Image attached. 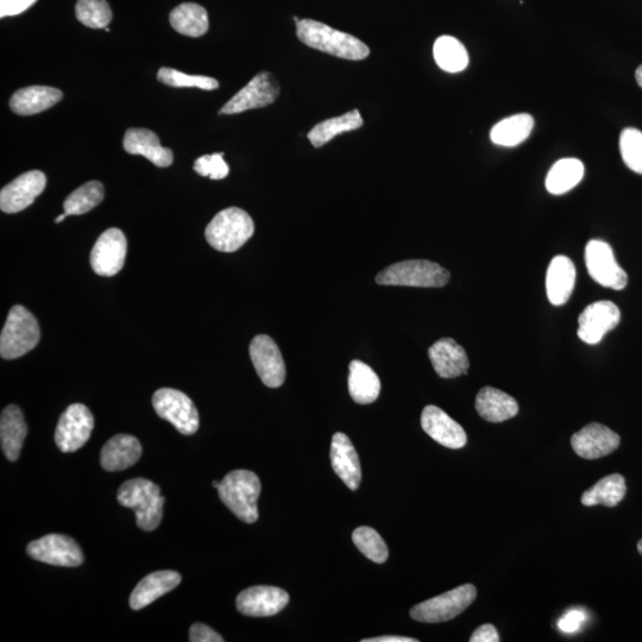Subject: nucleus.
Here are the masks:
<instances>
[{
	"instance_id": "obj_1",
	"label": "nucleus",
	"mask_w": 642,
	"mask_h": 642,
	"mask_svg": "<svg viewBox=\"0 0 642 642\" xmlns=\"http://www.w3.org/2000/svg\"><path fill=\"white\" fill-rule=\"evenodd\" d=\"M299 40L307 47L351 61H361L370 55L368 46L355 36L342 33L321 22L301 20L297 23Z\"/></svg>"
},
{
	"instance_id": "obj_2",
	"label": "nucleus",
	"mask_w": 642,
	"mask_h": 642,
	"mask_svg": "<svg viewBox=\"0 0 642 642\" xmlns=\"http://www.w3.org/2000/svg\"><path fill=\"white\" fill-rule=\"evenodd\" d=\"M117 500L119 505L135 512L137 526L141 530L151 532L160 526L166 500L155 483L146 478L127 481L119 488Z\"/></svg>"
},
{
	"instance_id": "obj_3",
	"label": "nucleus",
	"mask_w": 642,
	"mask_h": 642,
	"mask_svg": "<svg viewBox=\"0 0 642 642\" xmlns=\"http://www.w3.org/2000/svg\"><path fill=\"white\" fill-rule=\"evenodd\" d=\"M220 500L239 520L254 524L258 520L257 500L261 481L254 472L235 470L224 477L218 488Z\"/></svg>"
},
{
	"instance_id": "obj_4",
	"label": "nucleus",
	"mask_w": 642,
	"mask_h": 642,
	"mask_svg": "<svg viewBox=\"0 0 642 642\" xmlns=\"http://www.w3.org/2000/svg\"><path fill=\"white\" fill-rule=\"evenodd\" d=\"M254 232V220L249 214L238 207H229L211 220L205 230V237L213 249L222 253H235L253 237Z\"/></svg>"
},
{
	"instance_id": "obj_5",
	"label": "nucleus",
	"mask_w": 642,
	"mask_h": 642,
	"mask_svg": "<svg viewBox=\"0 0 642 642\" xmlns=\"http://www.w3.org/2000/svg\"><path fill=\"white\" fill-rule=\"evenodd\" d=\"M451 275L438 263L409 260L394 263L376 276L377 285L438 288L448 285Z\"/></svg>"
},
{
	"instance_id": "obj_6",
	"label": "nucleus",
	"mask_w": 642,
	"mask_h": 642,
	"mask_svg": "<svg viewBox=\"0 0 642 642\" xmlns=\"http://www.w3.org/2000/svg\"><path fill=\"white\" fill-rule=\"evenodd\" d=\"M40 338V325L33 314L21 305L14 306L0 336V356L16 360L34 350Z\"/></svg>"
},
{
	"instance_id": "obj_7",
	"label": "nucleus",
	"mask_w": 642,
	"mask_h": 642,
	"mask_svg": "<svg viewBox=\"0 0 642 642\" xmlns=\"http://www.w3.org/2000/svg\"><path fill=\"white\" fill-rule=\"evenodd\" d=\"M475 585L464 584L443 595L433 597L411 609L412 619L425 623L450 621L461 615L476 600Z\"/></svg>"
},
{
	"instance_id": "obj_8",
	"label": "nucleus",
	"mask_w": 642,
	"mask_h": 642,
	"mask_svg": "<svg viewBox=\"0 0 642 642\" xmlns=\"http://www.w3.org/2000/svg\"><path fill=\"white\" fill-rule=\"evenodd\" d=\"M157 415L171 423L184 436H192L199 428V413L193 401L180 390L162 388L153 396Z\"/></svg>"
},
{
	"instance_id": "obj_9",
	"label": "nucleus",
	"mask_w": 642,
	"mask_h": 642,
	"mask_svg": "<svg viewBox=\"0 0 642 642\" xmlns=\"http://www.w3.org/2000/svg\"><path fill=\"white\" fill-rule=\"evenodd\" d=\"M585 263L588 272L601 286L622 291L627 286L628 275L615 260L612 247L606 242L593 239L585 248Z\"/></svg>"
},
{
	"instance_id": "obj_10",
	"label": "nucleus",
	"mask_w": 642,
	"mask_h": 642,
	"mask_svg": "<svg viewBox=\"0 0 642 642\" xmlns=\"http://www.w3.org/2000/svg\"><path fill=\"white\" fill-rule=\"evenodd\" d=\"M93 415L85 405L74 404L62 413L55 431V443L65 453L78 451L91 438Z\"/></svg>"
},
{
	"instance_id": "obj_11",
	"label": "nucleus",
	"mask_w": 642,
	"mask_h": 642,
	"mask_svg": "<svg viewBox=\"0 0 642 642\" xmlns=\"http://www.w3.org/2000/svg\"><path fill=\"white\" fill-rule=\"evenodd\" d=\"M27 552L31 558L55 566L77 568L84 563L83 551L77 541L62 534H49L31 541Z\"/></svg>"
},
{
	"instance_id": "obj_12",
	"label": "nucleus",
	"mask_w": 642,
	"mask_h": 642,
	"mask_svg": "<svg viewBox=\"0 0 642 642\" xmlns=\"http://www.w3.org/2000/svg\"><path fill=\"white\" fill-rule=\"evenodd\" d=\"M279 94L280 87L273 75L261 72L224 105L219 115H237V113L261 109L275 103Z\"/></svg>"
},
{
	"instance_id": "obj_13",
	"label": "nucleus",
	"mask_w": 642,
	"mask_h": 642,
	"mask_svg": "<svg viewBox=\"0 0 642 642\" xmlns=\"http://www.w3.org/2000/svg\"><path fill=\"white\" fill-rule=\"evenodd\" d=\"M250 357L261 381L279 388L286 380V365L278 344L267 335H258L250 344Z\"/></svg>"
},
{
	"instance_id": "obj_14",
	"label": "nucleus",
	"mask_w": 642,
	"mask_h": 642,
	"mask_svg": "<svg viewBox=\"0 0 642 642\" xmlns=\"http://www.w3.org/2000/svg\"><path fill=\"white\" fill-rule=\"evenodd\" d=\"M128 253L127 237L119 229H109L100 235L91 251L90 261L94 273L115 276L124 267Z\"/></svg>"
},
{
	"instance_id": "obj_15",
	"label": "nucleus",
	"mask_w": 642,
	"mask_h": 642,
	"mask_svg": "<svg viewBox=\"0 0 642 642\" xmlns=\"http://www.w3.org/2000/svg\"><path fill=\"white\" fill-rule=\"evenodd\" d=\"M621 312L612 301L594 302L578 318L577 335L584 343L595 345L602 341L606 333L619 325Z\"/></svg>"
},
{
	"instance_id": "obj_16",
	"label": "nucleus",
	"mask_w": 642,
	"mask_h": 642,
	"mask_svg": "<svg viewBox=\"0 0 642 642\" xmlns=\"http://www.w3.org/2000/svg\"><path fill=\"white\" fill-rule=\"evenodd\" d=\"M47 178L40 171L18 176L0 192V209L5 213H18L34 204L46 188Z\"/></svg>"
},
{
	"instance_id": "obj_17",
	"label": "nucleus",
	"mask_w": 642,
	"mask_h": 642,
	"mask_svg": "<svg viewBox=\"0 0 642 642\" xmlns=\"http://www.w3.org/2000/svg\"><path fill=\"white\" fill-rule=\"evenodd\" d=\"M289 595L276 587H253L242 591L236 600L238 612L251 618H268L287 607Z\"/></svg>"
},
{
	"instance_id": "obj_18",
	"label": "nucleus",
	"mask_w": 642,
	"mask_h": 642,
	"mask_svg": "<svg viewBox=\"0 0 642 642\" xmlns=\"http://www.w3.org/2000/svg\"><path fill=\"white\" fill-rule=\"evenodd\" d=\"M620 436L602 424L591 423L584 426L571 438L572 449L584 459L606 457L619 449Z\"/></svg>"
},
{
	"instance_id": "obj_19",
	"label": "nucleus",
	"mask_w": 642,
	"mask_h": 642,
	"mask_svg": "<svg viewBox=\"0 0 642 642\" xmlns=\"http://www.w3.org/2000/svg\"><path fill=\"white\" fill-rule=\"evenodd\" d=\"M421 426L433 440L448 449H462L468 437L464 428L437 406H427L421 414Z\"/></svg>"
},
{
	"instance_id": "obj_20",
	"label": "nucleus",
	"mask_w": 642,
	"mask_h": 642,
	"mask_svg": "<svg viewBox=\"0 0 642 642\" xmlns=\"http://www.w3.org/2000/svg\"><path fill=\"white\" fill-rule=\"evenodd\" d=\"M428 357L442 379H456L468 374L470 363L467 352L452 338L439 339L428 349Z\"/></svg>"
},
{
	"instance_id": "obj_21",
	"label": "nucleus",
	"mask_w": 642,
	"mask_h": 642,
	"mask_svg": "<svg viewBox=\"0 0 642 642\" xmlns=\"http://www.w3.org/2000/svg\"><path fill=\"white\" fill-rule=\"evenodd\" d=\"M331 463L337 476L351 490L360 488L362 471L360 458L351 440L344 433H336L331 444Z\"/></svg>"
},
{
	"instance_id": "obj_22",
	"label": "nucleus",
	"mask_w": 642,
	"mask_h": 642,
	"mask_svg": "<svg viewBox=\"0 0 642 642\" xmlns=\"http://www.w3.org/2000/svg\"><path fill=\"white\" fill-rule=\"evenodd\" d=\"M123 147L131 155L146 157L156 167L167 168L174 161L173 151L162 147L159 136L148 129H129L125 132Z\"/></svg>"
},
{
	"instance_id": "obj_23",
	"label": "nucleus",
	"mask_w": 642,
	"mask_h": 642,
	"mask_svg": "<svg viewBox=\"0 0 642 642\" xmlns=\"http://www.w3.org/2000/svg\"><path fill=\"white\" fill-rule=\"evenodd\" d=\"M576 283V268L569 257L553 258L547 269L546 291L552 305L562 306L568 302Z\"/></svg>"
},
{
	"instance_id": "obj_24",
	"label": "nucleus",
	"mask_w": 642,
	"mask_h": 642,
	"mask_svg": "<svg viewBox=\"0 0 642 642\" xmlns=\"http://www.w3.org/2000/svg\"><path fill=\"white\" fill-rule=\"evenodd\" d=\"M181 583V576L175 571H157L144 577L130 596V607L141 610L160 597L171 593Z\"/></svg>"
},
{
	"instance_id": "obj_25",
	"label": "nucleus",
	"mask_w": 642,
	"mask_h": 642,
	"mask_svg": "<svg viewBox=\"0 0 642 642\" xmlns=\"http://www.w3.org/2000/svg\"><path fill=\"white\" fill-rule=\"evenodd\" d=\"M142 456V446L135 437L118 434L104 445L100 463L106 471H122L132 467Z\"/></svg>"
},
{
	"instance_id": "obj_26",
	"label": "nucleus",
	"mask_w": 642,
	"mask_h": 642,
	"mask_svg": "<svg viewBox=\"0 0 642 642\" xmlns=\"http://www.w3.org/2000/svg\"><path fill=\"white\" fill-rule=\"evenodd\" d=\"M64 94L58 88L30 86L18 90L10 100V109L16 115L33 116L58 104Z\"/></svg>"
},
{
	"instance_id": "obj_27",
	"label": "nucleus",
	"mask_w": 642,
	"mask_h": 642,
	"mask_svg": "<svg viewBox=\"0 0 642 642\" xmlns=\"http://www.w3.org/2000/svg\"><path fill=\"white\" fill-rule=\"evenodd\" d=\"M476 411L489 423H503L519 413V405L513 396L502 390L484 387L477 394Z\"/></svg>"
},
{
	"instance_id": "obj_28",
	"label": "nucleus",
	"mask_w": 642,
	"mask_h": 642,
	"mask_svg": "<svg viewBox=\"0 0 642 642\" xmlns=\"http://www.w3.org/2000/svg\"><path fill=\"white\" fill-rule=\"evenodd\" d=\"M27 433V424L20 407H6L0 418V442L4 455L10 462H16L20 458Z\"/></svg>"
},
{
	"instance_id": "obj_29",
	"label": "nucleus",
	"mask_w": 642,
	"mask_h": 642,
	"mask_svg": "<svg viewBox=\"0 0 642 642\" xmlns=\"http://www.w3.org/2000/svg\"><path fill=\"white\" fill-rule=\"evenodd\" d=\"M349 392L352 400L360 405L373 404L380 396L381 382L373 369L355 360L349 367Z\"/></svg>"
},
{
	"instance_id": "obj_30",
	"label": "nucleus",
	"mask_w": 642,
	"mask_h": 642,
	"mask_svg": "<svg viewBox=\"0 0 642 642\" xmlns=\"http://www.w3.org/2000/svg\"><path fill=\"white\" fill-rule=\"evenodd\" d=\"M534 119L527 113L502 119L490 132V140L496 146L512 148L525 142L532 134Z\"/></svg>"
},
{
	"instance_id": "obj_31",
	"label": "nucleus",
	"mask_w": 642,
	"mask_h": 642,
	"mask_svg": "<svg viewBox=\"0 0 642 642\" xmlns=\"http://www.w3.org/2000/svg\"><path fill=\"white\" fill-rule=\"evenodd\" d=\"M169 22L179 34L188 37H200L209 31V15L203 6L195 3H184L171 12Z\"/></svg>"
},
{
	"instance_id": "obj_32",
	"label": "nucleus",
	"mask_w": 642,
	"mask_h": 642,
	"mask_svg": "<svg viewBox=\"0 0 642 642\" xmlns=\"http://www.w3.org/2000/svg\"><path fill=\"white\" fill-rule=\"evenodd\" d=\"M362 125L363 118L360 111L354 110L343 116L326 119V121L319 123L308 132V140L313 144V147L320 148L336 136L360 129Z\"/></svg>"
},
{
	"instance_id": "obj_33",
	"label": "nucleus",
	"mask_w": 642,
	"mask_h": 642,
	"mask_svg": "<svg viewBox=\"0 0 642 642\" xmlns=\"http://www.w3.org/2000/svg\"><path fill=\"white\" fill-rule=\"evenodd\" d=\"M627 493L625 477L620 474H613L602 478L593 488H590L582 495L584 506L593 507L603 505L615 507L623 500Z\"/></svg>"
},
{
	"instance_id": "obj_34",
	"label": "nucleus",
	"mask_w": 642,
	"mask_h": 642,
	"mask_svg": "<svg viewBox=\"0 0 642 642\" xmlns=\"http://www.w3.org/2000/svg\"><path fill=\"white\" fill-rule=\"evenodd\" d=\"M584 166L577 159H563L551 168L546 176V190L553 195L568 193L582 181Z\"/></svg>"
},
{
	"instance_id": "obj_35",
	"label": "nucleus",
	"mask_w": 642,
	"mask_h": 642,
	"mask_svg": "<svg viewBox=\"0 0 642 642\" xmlns=\"http://www.w3.org/2000/svg\"><path fill=\"white\" fill-rule=\"evenodd\" d=\"M433 56L440 69L448 73L463 72L469 65L467 49L456 37L442 36L434 42Z\"/></svg>"
},
{
	"instance_id": "obj_36",
	"label": "nucleus",
	"mask_w": 642,
	"mask_h": 642,
	"mask_svg": "<svg viewBox=\"0 0 642 642\" xmlns=\"http://www.w3.org/2000/svg\"><path fill=\"white\" fill-rule=\"evenodd\" d=\"M104 186L99 181H90L80 186L64 203V210L68 216H81L90 212L104 200Z\"/></svg>"
},
{
	"instance_id": "obj_37",
	"label": "nucleus",
	"mask_w": 642,
	"mask_h": 642,
	"mask_svg": "<svg viewBox=\"0 0 642 642\" xmlns=\"http://www.w3.org/2000/svg\"><path fill=\"white\" fill-rule=\"evenodd\" d=\"M352 541L365 557L373 560L374 563L382 564L387 562L389 551L385 540L374 528L362 526L352 533Z\"/></svg>"
},
{
	"instance_id": "obj_38",
	"label": "nucleus",
	"mask_w": 642,
	"mask_h": 642,
	"mask_svg": "<svg viewBox=\"0 0 642 642\" xmlns=\"http://www.w3.org/2000/svg\"><path fill=\"white\" fill-rule=\"evenodd\" d=\"M75 15L81 24L92 29H105L112 20V10L106 0H78Z\"/></svg>"
},
{
	"instance_id": "obj_39",
	"label": "nucleus",
	"mask_w": 642,
	"mask_h": 642,
	"mask_svg": "<svg viewBox=\"0 0 642 642\" xmlns=\"http://www.w3.org/2000/svg\"><path fill=\"white\" fill-rule=\"evenodd\" d=\"M157 79L162 84L171 87L200 88L204 91H214L219 87L216 79L203 77V75H188L173 68L163 67L157 73Z\"/></svg>"
},
{
	"instance_id": "obj_40",
	"label": "nucleus",
	"mask_w": 642,
	"mask_h": 642,
	"mask_svg": "<svg viewBox=\"0 0 642 642\" xmlns=\"http://www.w3.org/2000/svg\"><path fill=\"white\" fill-rule=\"evenodd\" d=\"M620 151L623 162L631 171L642 175V132L627 128L621 132Z\"/></svg>"
},
{
	"instance_id": "obj_41",
	"label": "nucleus",
	"mask_w": 642,
	"mask_h": 642,
	"mask_svg": "<svg viewBox=\"0 0 642 642\" xmlns=\"http://www.w3.org/2000/svg\"><path fill=\"white\" fill-rule=\"evenodd\" d=\"M194 171L200 176L212 180H223L230 173V167L224 160L223 153L204 155L194 162Z\"/></svg>"
},
{
	"instance_id": "obj_42",
	"label": "nucleus",
	"mask_w": 642,
	"mask_h": 642,
	"mask_svg": "<svg viewBox=\"0 0 642 642\" xmlns=\"http://www.w3.org/2000/svg\"><path fill=\"white\" fill-rule=\"evenodd\" d=\"M587 620V614L583 610H569L558 622L560 631L568 634L576 633L581 629L584 621Z\"/></svg>"
},
{
	"instance_id": "obj_43",
	"label": "nucleus",
	"mask_w": 642,
	"mask_h": 642,
	"mask_svg": "<svg viewBox=\"0 0 642 642\" xmlns=\"http://www.w3.org/2000/svg\"><path fill=\"white\" fill-rule=\"evenodd\" d=\"M36 2L37 0H0V17L21 15Z\"/></svg>"
},
{
	"instance_id": "obj_44",
	"label": "nucleus",
	"mask_w": 642,
	"mask_h": 642,
	"mask_svg": "<svg viewBox=\"0 0 642 642\" xmlns=\"http://www.w3.org/2000/svg\"><path fill=\"white\" fill-rule=\"evenodd\" d=\"M191 642H223L224 639L220 637L217 632H214L209 626L203 623H195L190 629Z\"/></svg>"
},
{
	"instance_id": "obj_45",
	"label": "nucleus",
	"mask_w": 642,
	"mask_h": 642,
	"mask_svg": "<svg viewBox=\"0 0 642 642\" xmlns=\"http://www.w3.org/2000/svg\"><path fill=\"white\" fill-rule=\"evenodd\" d=\"M471 642H497L500 641L499 633L493 625H483L471 635Z\"/></svg>"
},
{
	"instance_id": "obj_46",
	"label": "nucleus",
	"mask_w": 642,
	"mask_h": 642,
	"mask_svg": "<svg viewBox=\"0 0 642 642\" xmlns=\"http://www.w3.org/2000/svg\"><path fill=\"white\" fill-rule=\"evenodd\" d=\"M362 642H418V640L406 637H392V635H387V637L364 639L362 640Z\"/></svg>"
},
{
	"instance_id": "obj_47",
	"label": "nucleus",
	"mask_w": 642,
	"mask_h": 642,
	"mask_svg": "<svg viewBox=\"0 0 642 642\" xmlns=\"http://www.w3.org/2000/svg\"><path fill=\"white\" fill-rule=\"evenodd\" d=\"M635 79H637L639 86L642 88V65L635 72Z\"/></svg>"
},
{
	"instance_id": "obj_48",
	"label": "nucleus",
	"mask_w": 642,
	"mask_h": 642,
	"mask_svg": "<svg viewBox=\"0 0 642 642\" xmlns=\"http://www.w3.org/2000/svg\"><path fill=\"white\" fill-rule=\"evenodd\" d=\"M66 217H68V214H67V213L60 214V216H59L58 218H56V219H55V223H56V224H59V223H61V222H64V220L66 219Z\"/></svg>"
},
{
	"instance_id": "obj_49",
	"label": "nucleus",
	"mask_w": 642,
	"mask_h": 642,
	"mask_svg": "<svg viewBox=\"0 0 642 642\" xmlns=\"http://www.w3.org/2000/svg\"><path fill=\"white\" fill-rule=\"evenodd\" d=\"M638 551L640 552V555L642 556V539L638 543Z\"/></svg>"
},
{
	"instance_id": "obj_50",
	"label": "nucleus",
	"mask_w": 642,
	"mask_h": 642,
	"mask_svg": "<svg viewBox=\"0 0 642 642\" xmlns=\"http://www.w3.org/2000/svg\"><path fill=\"white\" fill-rule=\"evenodd\" d=\"M219 486H220L219 482H213V488H216L218 490Z\"/></svg>"
}]
</instances>
